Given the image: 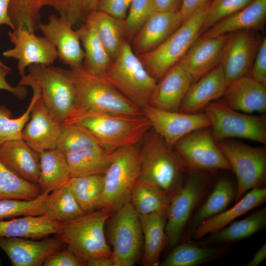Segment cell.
<instances>
[{"label":"cell","instance_id":"6da1fadb","mask_svg":"<svg viewBox=\"0 0 266 266\" xmlns=\"http://www.w3.org/2000/svg\"><path fill=\"white\" fill-rule=\"evenodd\" d=\"M64 123L82 126L110 152L138 144L152 128L144 115L126 116L79 110L74 111Z\"/></svg>","mask_w":266,"mask_h":266},{"label":"cell","instance_id":"7a4b0ae2","mask_svg":"<svg viewBox=\"0 0 266 266\" xmlns=\"http://www.w3.org/2000/svg\"><path fill=\"white\" fill-rule=\"evenodd\" d=\"M76 92L75 110L126 116L143 115L142 110L101 76L82 66L66 69Z\"/></svg>","mask_w":266,"mask_h":266},{"label":"cell","instance_id":"3957f363","mask_svg":"<svg viewBox=\"0 0 266 266\" xmlns=\"http://www.w3.org/2000/svg\"><path fill=\"white\" fill-rule=\"evenodd\" d=\"M140 149L137 180L153 184L170 197L181 186L188 169L174 148L154 130L148 132Z\"/></svg>","mask_w":266,"mask_h":266},{"label":"cell","instance_id":"277c9868","mask_svg":"<svg viewBox=\"0 0 266 266\" xmlns=\"http://www.w3.org/2000/svg\"><path fill=\"white\" fill-rule=\"evenodd\" d=\"M101 76L141 109L150 104L158 83L125 38L117 57Z\"/></svg>","mask_w":266,"mask_h":266},{"label":"cell","instance_id":"5b68a950","mask_svg":"<svg viewBox=\"0 0 266 266\" xmlns=\"http://www.w3.org/2000/svg\"><path fill=\"white\" fill-rule=\"evenodd\" d=\"M211 0L207 1L192 13L159 46L137 56L146 69L157 82L178 62L200 35Z\"/></svg>","mask_w":266,"mask_h":266},{"label":"cell","instance_id":"8992f818","mask_svg":"<svg viewBox=\"0 0 266 266\" xmlns=\"http://www.w3.org/2000/svg\"><path fill=\"white\" fill-rule=\"evenodd\" d=\"M140 149L137 144L112 152L110 164L103 174V192L98 209L111 215L130 200L140 173Z\"/></svg>","mask_w":266,"mask_h":266},{"label":"cell","instance_id":"52a82bcc","mask_svg":"<svg viewBox=\"0 0 266 266\" xmlns=\"http://www.w3.org/2000/svg\"><path fill=\"white\" fill-rule=\"evenodd\" d=\"M111 216L99 209L87 213L63 222L61 232L55 235L85 263L93 257L111 256L112 250L104 233L105 222Z\"/></svg>","mask_w":266,"mask_h":266},{"label":"cell","instance_id":"ba28073f","mask_svg":"<svg viewBox=\"0 0 266 266\" xmlns=\"http://www.w3.org/2000/svg\"><path fill=\"white\" fill-rule=\"evenodd\" d=\"M28 70V75L39 87L41 98L50 113L62 124L75 107V88L66 69L33 64Z\"/></svg>","mask_w":266,"mask_h":266},{"label":"cell","instance_id":"9c48e42d","mask_svg":"<svg viewBox=\"0 0 266 266\" xmlns=\"http://www.w3.org/2000/svg\"><path fill=\"white\" fill-rule=\"evenodd\" d=\"M203 111L216 142L240 138L266 144V113H242L227 106L220 100L209 103Z\"/></svg>","mask_w":266,"mask_h":266},{"label":"cell","instance_id":"30bf717a","mask_svg":"<svg viewBox=\"0 0 266 266\" xmlns=\"http://www.w3.org/2000/svg\"><path fill=\"white\" fill-rule=\"evenodd\" d=\"M237 180L234 203L251 189L264 187L266 180V148L225 139L216 142Z\"/></svg>","mask_w":266,"mask_h":266},{"label":"cell","instance_id":"8fae6325","mask_svg":"<svg viewBox=\"0 0 266 266\" xmlns=\"http://www.w3.org/2000/svg\"><path fill=\"white\" fill-rule=\"evenodd\" d=\"M181 186L170 197L165 228L166 243L174 247L180 242L193 211L205 191L207 181L200 170L188 169Z\"/></svg>","mask_w":266,"mask_h":266},{"label":"cell","instance_id":"7c38bea8","mask_svg":"<svg viewBox=\"0 0 266 266\" xmlns=\"http://www.w3.org/2000/svg\"><path fill=\"white\" fill-rule=\"evenodd\" d=\"M111 215L109 234L114 266H133L143 245L139 217L130 200Z\"/></svg>","mask_w":266,"mask_h":266},{"label":"cell","instance_id":"4fadbf2b","mask_svg":"<svg viewBox=\"0 0 266 266\" xmlns=\"http://www.w3.org/2000/svg\"><path fill=\"white\" fill-rule=\"evenodd\" d=\"M173 148L188 169L231 170L229 164L215 141L210 127L192 132Z\"/></svg>","mask_w":266,"mask_h":266},{"label":"cell","instance_id":"5bb4252c","mask_svg":"<svg viewBox=\"0 0 266 266\" xmlns=\"http://www.w3.org/2000/svg\"><path fill=\"white\" fill-rule=\"evenodd\" d=\"M252 30L228 33L221 62L227 86L242 77L250 76L260 37Z\"/></svg>","mask_w":266,"mask_h":266},{"label":"cell","instance_id":"9a60e30c","mask_svg":"<svg viewBox=\"0 0 266 266\" xmlns=\"http://www.w3.org/2000/svg\"><path fill=\"white\" fill-rule=\"evenodd\" d=\"M8 35L14 46L4 51L3 55L18 60L17 69L21 77L26 74L29 66H52L58 58L56 48L44 36H37L23 28L9 31Z\"/></svg>","mask_w":266,"mask_h":266},{"label":"cell","instance_id":"2e32d148","mask_svg":"<svg viewBox=\"0 0 266 266\" xmlns=\"http://www.w3.org/2000/svg\"><path fill=\"white\" fill-rule=\"evenodd\" d=\"M153 130L170 146L194 131L210 127L204 112L185 113L162 110L147 104L141 109Z\"/></svg>","mask_w":266,"mask_h":266},{"label":"cell","instance_id":"e0dca14e","mask_svg":"<svg viewBox=\"0 0 266 266\" xmlns=\"http://www.w3.org/2000/svg\"><path fill=\"white\" fill-rule=\"evenodd\" d=\"M66 246L57 236L42 239L0 236V248L13 266H41L54 253Z\"/></svg>","mask_w":266,"mask_h":266},{"label":"cell","instance_id":"ac0fdd59","mask_svg":"<svg viewBox=\"0 0 266 266\" xmlns=\"http://www.w3.org/2000/svg\"><path fill=\"white\" fill-rule=\"evenodd\" d=\"M64 17L50 15L46 23H40L39 30L56 48L58 58L69 67L82 66L85 53L76 30Z\"/></svg>","mask_w":266,"mask_h":266},{"label":"cell","instance_id":"d6986e66","mask_svg":"<svg viewBox=\"0 0 266 266\" xmlns=\"http://www.w3.org/2000/svg\"><path fill=\"white\" fill-rule=\"evenodd\" d=\"M184 21L180 11H155L131 40L133 52L138 56L155 49L173 33Z\"/></svg>","mask_w":266,"mask_h":266},{"label":"cell","instance_id":"ffe728a7","mask_svg":"<svg viewBox=\"0 0 266 266\" xmlns=\"http://www.w3.org/2000/svg\"><path fill=\"white\" fill-rule=\"evenodd\" d=\"M22 139L38 153L56 148L61 124L52 116L41 96L33 106Z\"/></svg>","mask_w":266,"mask_h":266},{"label":"cell","instance_id":"44dd1931","mask_svg":"<svg viewBox=\"0 0 266 266\" xmlns=\"http://www.w3.org/2000/svg\"><path fill=\"white\" fill-rule=\"evenodd\" d=\"M227 37L200 35L177 63L197 81L220 64Z\"/></svg>","mask_w":266,"mask_h":266},{"label":"cell","instance_id":"7402d4cb","mask_svg":"<svg viewBox=\"0 0 266 266\" xmlns=\"http://www.w3.org/2000/svg\"><path fill=\"white\" fill-rule=\"evenodd\" d=\"M227 87L224 71L220 64L191 85L179 111L189 114L200 112L209 103L221 99Z\"/></svg>","mask_w":266,"mask_h":266},{"label":"cell","instance_id":"603a6c76","mask_svg":"<svg viewBox=\"0 0 266 266\" xmlns=\"http://www.w3.org/2000/svg\"><path fill=\"white\" fill-rule=\"evenodd\" d=\"M220 100L229 108L247 114L266 111V86L250 76L230 83Z\"/></svg>","mask_w":266,"mask_h":266},{"label":"cell","instance_id":"cb8c5ba5","mask_svg":"<svg viewBox=\"0 0 266 266\" xmlns=\"http://www.w3.org/2000/svg\"><path fill=\"white\" fill-rule=\"evenodd\" d=\"M193 82L192 75L176 64L157 83L149 104L162 110L179 111L181 103Z\"/></svg>","mask_w":266,"mask_h":266},{"label":"cell","instance_id":"d4e9b609","mask_svg":"<svg viewBox=\"0 0 266 266\" xmlns=\"http://www.w3.org/2000/svg\"><path fill=\"white\" fill-rule=\"evenodd\" d=\"M0 161L19 177L37 184L40 171L39 153L22 139L11 140L0 146Z\"/></svg>","mask_w":266,"mask_h":266},{"label":"cell","instance_id":"484cf974","mask_svg":"<svg viewBox=\"0 0 266 266\" xmlns=\"http://www.w3.org/2000/svg\"><path fill=\"white\" fill-rule=\"evenodd\" d=\"M266 20V0H253L240 10L225 18L203 32L214 37L241 30L261 31Z\"/></svg>","mask_w":266,"mask_h":266},{"label":"cell","instance_id":"4316f807","mask_svg":"<svg viewBox=\"0 0 266 266\" xmlns=\"http://www.w3.org/2000/svg\"><path fill=\"white\" fill-rule=\"evenodd\" d=\"M63 222L44 215L24 216L0 221V236L40 239L59 234Z\"/></svg>","mask_w":266,"mask_h":266},{"label":"cell","instance_id":"83f0119b","mask_svg":"<svg viewBox=\"0 0 266 266\" xmlns=\"http://www.w3.org/2000/svg\"><path fill=\"white\" fill-rule=\"evenodd\" d=\"M266 200L265 187L250 190L231 208L226 209L201 223L192 232V237L197 240L201 239L229 225L238 217L263 204Z\"/></svg>","mask_w":266,"mask_h":266},{"label":"cell","instance_id":"f1b7e54d","mask_svg":"<svg viewBox=\"0 0 266 266\" xmlns=\"http://www.w3.org/2000/svg\"><path fill=\"white\" fill-rule=\"evenodd\" d=\"M266 226V207L265 206L245 218L232 222L195 242L206 246L235 242L253 235L264 229Z\"/></svg>","mask_w":266,"mask_h":266},{"label":"cell","instance_id":"f546056e","mask_svg":"<svg viewBox=\"0 0 266 266\" xmlns=\"http://www.w3.org/2000/svg\"><path fill=\"white\" fill-rule=\"evenodd\" d=\"M139 217L143 240V263L146 266H159L166 243L167 209Z\"/></svg>","mask_w":266,"mask_h":266},{"label":"cell","instance_id":"4dcf8cb0","mask_svg":"<svg viewBox=\"0 0 266 266\" xmlns=\"http://www.w3.org/2000/svg\"><path fill=\"white\" fill-rule=\"evenodd\" d=\"M39 158L37 184L41 193H50L66 184L71 176L66 154L55 148L41 152Z\"/></svg>","mask_w":266,"mask_h":266},{"label":"cell","instance_id":"1f68e13d","mask_svg":"<svg viewBox=\"0 0 266 266\" xmlns=\"http://www.w3.org/2000/svg\"><path fill=\"white\" fill-rule=\"evenodd\" d=\"M76 31L84 47L83 67L91 73L103 75L113 60L99 39L93 25L86 19Z\"/></svg>","mask_w":266,"mask_h":266},{"label":"cell","instance_id":"d6a6232c","mask_svg":"<svg viewBox=\"0 0 266 266\" xmlns=\"http://www.w3.org/2000/svg\"><path fill=\"white\" fill-rule=\"evenodd\" d=\"M71 177L103 174L111 161L112 152L101 145L66 154Z\"/></svg>","mask_w":266,"mask_h":266},{"label":"cell","instance_id":"836d02e7","mask_svg":"<svg viewBox=\"0 0 266 266\" xmlns=\"http://www.w3.org/2000/svg\"><path fill=\"white\" fill-rule=\"evenodd\" d=\"M236 191V185L231 180L226 177L219 179L212 192L192 219L191 232L205 220L227 209L235 201Z\"/></svg>","mask_w":266,"mask_h":266},{"label":"cell","instance_id":"e575fe53","mask_svg":"<svg viewBox=\"0 0 266 266\" xmlns=\"http://www.w3.org/2000/svg\"><path fill=\"white\" fill-rule=\"evenodd\" d=\"M86 19L93 25L100 42L113 61L115 60L125 36L124 20L99 10L91 13Z\"/></svg>","mask_w":266,"mask_h":266},{"label":"cell","instance_id":"d590c367","mask_svg":"<svg viewBox=\"0 0 266 266\" xmlns=\"http://www.w3.org/2000/svg\"><path fill=\"white\" fill-rule=\"evenodd\" d=\"M161 264L162 266H198L222 255L225 249L199 244L195 241L176 245Z\"/></svg>","mask_w":266,"mask_h":266},{"label":"cell","instance_id":"8d00e7d4","mask_svg":"<svg viewBox=\"0 0 266 266\" xmlns=\"http://www.w3.org/2000/svg\"><path fill=\"white\" fill-rule=\"evenodd\" d=\"M18 85L30 86L33 96L26 111L20 117L12 118V112L3 104H0V146L4 142L14 139H22V131L30 119L32 108L41 96L38 85L28 74L21 77Z\"/></svg>","mask_w":266,"mask_h":266},{"label":"cell","instance_id":"74e56055","mask_svg":"<svg viewBox=\"0 0 266 266\" xmlns=\"http://www.w3.org/2000/svg\"><path fill=\"white\" fill-rule=\"evenodd\" d=\"M169 199V196L157 186L137 180L132 189L130 201L140 216L167 209Z\"/></svg>","mask_w":266,"mask_h":266},{"label":"cell","instance_id":"f35d334b","mask_svg":"<svg viewBox=\"0 0 266 266\" xmlns=\"http://www.w3.org/2000/svg\"><path fill=\"white\" fill-rule=\"evenodd\" d=\"M66 185L86 213L98 209L103 192V174L71 177Z\"/></svg>","mask_w":266,"mask_h":266},{"label":"cell","instance_id":"ab89813d","mask_svg":"<svg viewBox=\"0 0 266 266\" xmlns=\"http://www.w3.org/2000/svg\"><path fill=\"white\" fill-rule=\"evenodd\" d=\"M85 214L86 213L65 184L49 193L45 202L43 215L64 222L78 218Z\"/></svg>","mask_w":266,"mask_h":266},{"label":"cell","instance_id":"60d3db41","mask_svg":"<svg viewBox=\"0 0 266 266\" xmlns=\"http://www.w3.org/2000/svg\"><path fill=\"white\" fill-rule=\"evenodd\" d=\"M41 194L37 184L19 177L0 161V200H32L37 198Z\"/></svg>","mask_w":266,"mask_h":266},{"label":"cell","instance_id":"b9f144b4","mask_svg":"<svg viewBox=\"0 0 266 266\" xmlns=\"http://www.w3.org/2000/svg\"><path fill=\"white\" fill-rule=\"evenodd\" d=\"M99 145L96 138L82 126L75 123L61 124L56 148L64 154L80 151Z\"/></svg>","mask_w":266,"mask_h":266},{"label":"cell","instance_id":"7bdbcfd3","mask_svg":"<svg viewBox=\"0 0 266 266\" xmlns=\"http://www.w3.org/2000/svg\"><path fill=\"white\" fill-rule=\"evenodd\" d=\"M49 193H43L32 200H0V221L17 217L43 215L45 202Z\"/></svg>","mask_w":266,"mask_h":266},{"label":"cell","instance_id":"ee69618b","mask_svg":"<svg viewBox=\"0 0 266 266\" xmlns=\"http://www.w3.org/2000/svg\"><path fill=\"white\" fill-rule=\"evenodd\" d=\"M124 20L125 37L131 40L146 21L155 11L154 0H132Z\"/></svg>","mask_w":266,"mask_h":266},{"label":"cell","instance_id":"f6af8a7d","mask_svg":"<svg viewBox=\"0 0 266 266\" xmlns=\"http://www.w3.org/2000/svg\"><path fill=\"white\" fill-rule=\"evenodd\" d=\"M252 0H211L202 26L201 34L221 20L243 9Z\"/></svg>","mask_w":266,"mask_h":266},{"label":"cell","instance_id":"bcb514c9","mask_svg":"<svg viewBox=\"0 0 266 266\" xmlns=\"http://www.w3.org/2000/svg\"><path fill=\"white\" fill-rule=\"evenodd\" d=\"M250 76L266 86V38L261 39L250 71Z\"/></svg>","mask_w":266,"mask_h":266},{"label":"cell","instance_id":"7dc6e473","mask_svg":"<svg viewBox=\"0 0 266 266\" xmlns=\"http://www.w3.org/2000/svg\"><path fill=\"white\" fill-rule=\"evenodd\" d=\"M44 266H84L85 262L68 250L62 249L49 257Z\"/></svg>","mask_w":266,"mask_h":266},{"label":"cell","instance_id":"c3c4849f","mask_svg":"<svg viewBox=\"0 0 266 266\" xmlns=\"http://www.w3.org/2000/svg\"><path fill=\"white\" fill-rule=\"evenodd\" d=\"M132 0H99L98 9L115 18L125 20Z\"/></svg>","mask_w":266,"mask_h":266},{"label":"cell","instance_id":"681fc988","mask_svg":"<svg viewBox=\"0 0 266 266\" xmlns=\"http://www.w3.org/2000/svg\"><path fill=\"white\" fill-rule=\"evenodd\" d=\"M11 72V68L0 66V90L7 91L20 100L24 99L27 96L26 86L18 85L13 87L6 79V76Z\"/></svg>","mask_w":266,"mask_h":266},{"label":"cell","instance_id":"f907efd6","mask_svg":"<svg viewBox=\"0 0 266 266\" xmlns=\"http://www.w3.org/2000/svg\"><path fill=\"white\" fill-rule=\"evenodd\" d=\"M183 0H154L156 10L161 12L179 11Z\"/></svg>","mask_w":266,"mask_h":266},{"label":"cell","instance_id":"816d5d0a","mask_svg":"<svg viewBox=\"0 0 266 266\" xmlns=\"http://www.w3.org/2000/svg\"><path fill=\"white\" fill-rule=\"evenodd\" d=\"M208 0H183L179 11L184 20Z\"/></svg>","mask_w":266,"mask_h":266},{"label":"cell","instance_id":"f5cc1de1","mask_svg":"<svg viewBox=\"0 0 266 266\" xmlns=\"http://www.w3.org/2000/svg\"><path fill=\"white\" fill-rule=\"evenodd\" d=\"M12 0H0V26L6 25L12 30L15 29L9 15V7Z\"/></svg>","mask_w":266,"mask_h":266},{"label":"cell","instance_id":"db71d44e","mask_svg":"<svg viewBox=\"0 0 266 266\" xmlns=\"http://www.w3.org/2000/svg\"><path fill=\"white\" fill-rule=\"evenodd\" d=\"M87 266H114L112 255L101 256L90 258L86 261Z\"/></svg>","mask_w":266,"mask_h":266},{"label":"cell","instance_id":"11a10c76","mask_svg":"<svg viewBox=\"0 0 266 266\" xmlns=\"http://www.w3.org/2000/svg\"><path fill=\"white\" fill-rule=\"evenodd\" d=\"M266 258V244H263L254 255L253 258L243 266H258Z\"/></svg>","mask_w":266,"mask_h":266},{"label":"cell","instance_id":"9f6ffc18","mask_svg":"<svg viewBox=\"0 0 266 266\" xmlns=\"http://www.w3.org/2000/svg\"><path fill=\"white\" fill-rule=\"evenodd\" d=\"M0 66L5 67V68L8 67V66H7L4 64H3L0 60Z\"/></svg>","mask_w":266,"mask_h":266},{"label":"cell","instance_id":"6f0895ef","mask_svg":"<svg viewBox=\"0 0 266 266\" xmlns=\"http://www.w3.org/2000/svg\"><path fill=\"white\" fill-rule=\"evenodd\" d=\"M1 265V259H0V266Z\"/></svg>","mask_w":266,"mask_h":266}]
</instances>
